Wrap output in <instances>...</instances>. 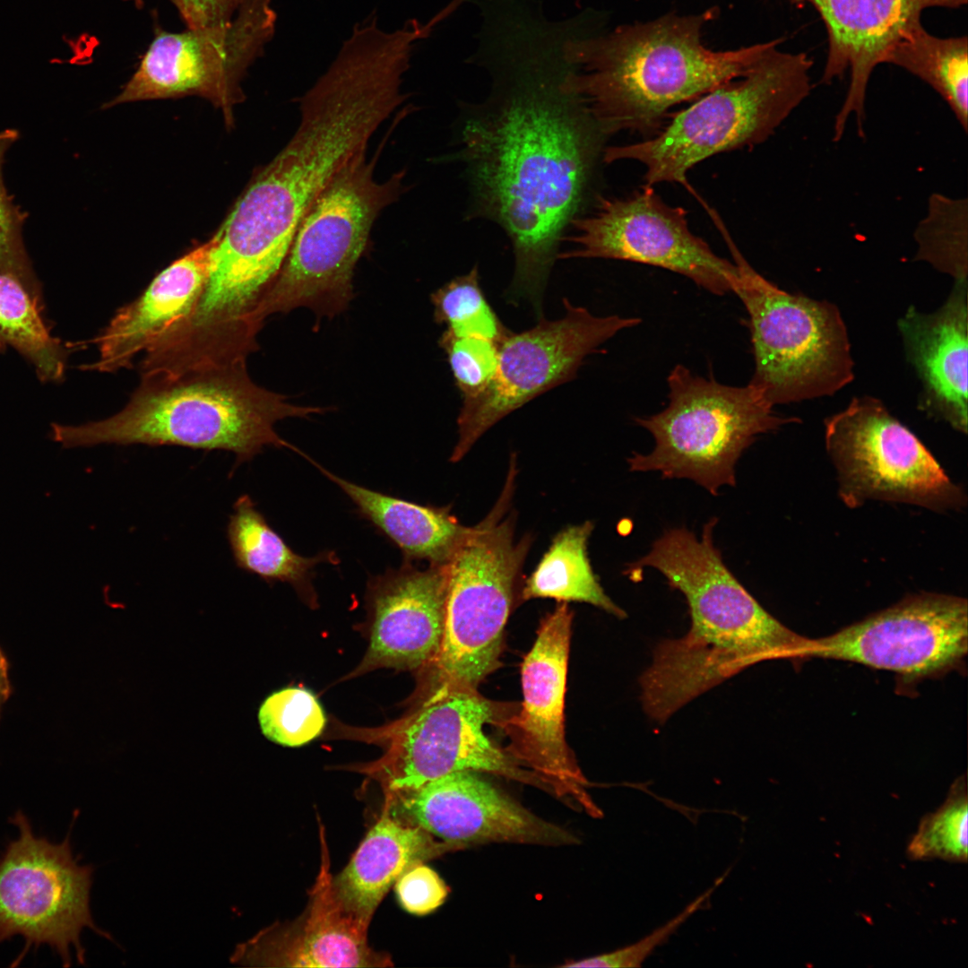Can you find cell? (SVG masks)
Wrapping results in <instances>:
<instances>
[{
    "label": "cell",
    "mask_w": 968,
    "mask_h": 968,
    "mask_svg": "<svg viewBox=\"0 0 968 968\" xmlns=\"http://www.w3.org/2000/svg\"><path fill=\"white\" fill-rule=\"evenodd\" d=\"M568 29L543 17L501 20L472 57L493 77L492 98L462 131L481 203L514 252L510 293L540 310L564 228L579 208L603 134L566 84Z\"/></svg>",
    "instance_id": "6da1fadb"
},
{
    "label": "cell",
    "mask_w": 968,
    "mask_h": 968,
    "mask_svg": "<svg viewBox=\"0 0 968 968\" xmlns=\"http://www.w3.org/2000/svg\"><path fill=\"white\" fill-rule=\"evenodd\" d=\"M407 71L403 58L383 44L344 40L300 99L294 135L253 178L216 233L212 260L218 267L256 287L273 281L318 194L408 97L402 91Z\"/></svg>",
    "instance_id": "7a4b0ae2"
},
{
    "label": "cell",
    "mask_w": 968,
    "mask_h": 968,
    "mask_svg": "<svg viewBox=\"0 0 968 968\" xmlns=\"http://www.w3.org/2000/svg\"><path fill=\"white\" fill-rule=\"evenodd\" d=\"M713 531L678 532L655 550L652 567L686 598L691 627L655 648L640 677L641 701L664 723L686 704L757 662L803 658L808 638L786 627L748 592L722 560Z\"/></svg>",
    "instance_id": "3957f363"
},
{
    "label": "cell",
    "mask_w": 968,
    "mask_h": 968,
    "mask_svg": "<svg viewBox=\"0 0 968 968\" xmlns=\"http://www.w3.org/2000/svg\"><path fill=\"white\" fill-rule=\"evenodd\" d=\"M716 16V7L668 13L595 36L582 32L581 17L565 44L574 63L566 85L603 135L658 132L673 106L744 75L774 41L708 48L703 29Z\"/></svg>",
    "instance_id": "277c9868"
},
{
    "label": "cell",
    "mask_w": 968,
    "mask_h": 968,
    "mask_svg": "<svg viewBox=\"0 0 968 968\" xmlns=\"http://www.w3.org/2000/svg\"><path fill=\"white\" fill-rule=\"evenodd\" d=\"M141 377L117 414L79 426L53 423L48 437L64 448L114 444L226 450L236 454L238 465L265 446L304 454L282 439L274 425L285 418L324 411L293 404L286 395L258 386L246 364Z\"/></svg>",
    "instance_id": "5b68a950"
},
{
    "label": "cell",
    "mask_w": 968,
    "mask_h": 968,
    "mask_svg": "<svg viewBox=\"0 0 968 968\" xmlns=\"http://www.w3.org/2000/svg\"><path fill=\"white\" fill-rule=\"evenodd\" d=\"M774 42L742 76L699 97L660 129L635 143L608 147V163L633 160L645 167L646 186L687 185V172L715 154L766 141L811 91L812 60Z\"/></svg>",
    "instance_id": "8992f818"
},
{
    "label": "cell",
    "mask_w": 968,
    "mask_h": 968,
    "mask_svg": "<svg viewBox=\"0 0 968 968\" xmlns=\"http://www.w3.org/2000/svg\"><path fill=\"white\" fill-rule=\"evenodd\" d=\"M377 155L356 151L334 173L301 219L286 258L255 311L262 327L271 315L298 307L332 318L352 298L353 272L380 212L402 194L403 172L375 179Z\"/></svg>",
    "instance_id": "52a82bcc"
},
{
    "label": "cell",
    "mask_w": 968,
    "mask_h": 968,
    "mask_svg": "<svg viewBox=\"0 0 968 968\" xmlns=\"http://www.w3.org/2000/svg\"><path fill=\"white\" fill-rule=\"evenodd\" d=\"M713 220L739 271L733 293L748 315L755 362L749 383L774 406L831 396L851 383L854 361L839 308L769 281L745 260L722 220Z\"/></svg>",
    "instance_id": "ba28073f"
},
{
    "label": "cell",
    "mask_w": 968,
    "mask_h": 968,
    "mask_svg": "<svg viewBox=\"0 0 968 968\" xmlns=\"http://www.w3.org/2000/svg\"><path fill=\"white\" fill-rule=\"evenodd\" d=\"M669 403L635 422L654 438L646 454L627 459L633 472L659 471L665 479H688L713 496L736 485L735 465L762 434L797 422L782 417L762 390L748 383L731 386L677 365L668 376Z\"/></svg>",
    "instance_id": "9c48e42d"
},
{
    "label": "cell",
    "mask_w": 968,
    "mask_h": 968,
    "mask_svg": "<svg viewBox=\"0 0 968 968\" xmlns=\"http://www.w3.org/2000/svg\"><path fill=\"white\" fill-rule=\"evenodd\" d=\"M512 464L505 488L489 514L469 527L446 564L445 627L432 664L436 682L477 688L499 663L503 633L531 538L514 540V517L508 512L514 480Z\"/></svg>",
    "instance_id": "30bf717a"
},
{
    "label": "cell",
    "mask_w": 968,
    "mask_h": 968,
    "mask_svg": "<svg viewBox=\"0 0 968 968\" xmlns=\"http://www.w3.org/2000/svg\"><path fill=\"white\" fill-rule=\"evenodd\" d=\"M18 836L0 855V944L13 937L24 947L12 966L30 948L48 946L64 966L72 964V948L79 964H85L81 942L84 929L113 940L94 921L90 893L94 868L74 858L70 832L60 843L38 836L28 817L18 810L10 818Z\"/></svg>",
    "instance_id": "8fae6325"
},
{
    "label": "cell",
    "mask_w": 968,
    "mask_h": 968,
    "mask_svg": "<svg viewBox=\"0 0 968 968\" xmlns=\"http://www.w3.org/2000/svg\"><path fill=\"white\" fill-rule=\"evenodd\" d=\"M507 716L501 704L477 688L436 682L428 698L393 728L385 754L366 771L377 777L389 794L411 791L462 770L498 774L549 791L486 735V724L499 725Z\"/></svg>",
    "instance_id": "7c38bea8"
},
{
    "label": "cell",
    "mask_w": 968,
    "mask_h": 968,
    "mask_svg": "<svg viewBox=\"0 0 968 968\" xmlns=\"http://www.w3.org/2000/svg\"><path fill=\"white\" fill-rule=\"evenodd\" d=\"M825 438L840 497L851 507L868 499L938 510L965 503L962 489L920 439L875 397H854L828 417Z\"/></svg>",
    "instance_id": "4fadbf2b"
},
{
    "label": "cell",
    "mask_w": 968,
    "mask_h": 968,
    "mask_svg": "<svg viewBox=\"0 0 968 968\" xmlns=\"http://www.w3.org/2000/svg\"><path fill=\"white\" fill-rule=\"evenodd\" d=\"M272 0H250L229 22L169 32L160 27L132 77L106 107L198 95L229 109L275 32Z\"/></svg>",
    "instance_id": "5bb4252c"
},
{
    "label": "cell",
    "mask_w": 968,
    "mask_h": 968,
    "mask_svg": "<svg viewBox=\"0 0 968 968\" xmlns=\"http://www.w3.org/2000/svg\"><path fill=\"white\" fill-rule=\"evenodd\" d=\"M565 314L540 317L533 327L511 333L499 347L489 385L462 402L458 440L450 460L459 462L477 440L506 415L540 394L572 380L584 359L618 333L636 326L637 317L599 316L564 300Z\"/></svg>",
    "instance_id": "9a60e30c"
},
{
    "label": "cell",
    "mask_w": 968,
    "mask_h": 968,
    "mask_svg": "<svg viewBox=\"0 0 968 968\" xmlns=\"http://www.w3.org/2000/svg\"><path fill=\"white\" fill-rule=\"evenodd\" d=\"M575 247L566 258H604L661 267L714 295L733 292L734 263L717 255L689 229L686 212L667 204L651 186L627 198L599 200L594 212L571 220Z\"/></svg>",
    "instance_id": "2e32d148"
},
{
    "label": "cell",
    "mask_w": 968,
    "mask_h": 968,
    "mask_svg": "<svg viewBox=\"0 0 968 968\" xmlns=\"http://www.w3.org/2000/svg\"><path fill=\"white\" fill-rule=\"evenodd\" d=\"M967 647V601L923 593L829 636L808 639L803 658L852 661L917 678L958 665Z\"/></svg>",
    "instance_id": "e0dca14e"
},
{
    "label": "cell",
    "mask_w": 968,
    "mask_h": 968,
    "mask_svg": "<svg viewBox=\"0 0 968 968\" xmlns=\"http://www.w3.org/2000/svg\"><path fill=\"white\" fill-rule=\"evenodd\" d=\"M573 612L560 602L540 623L521 667V708L500 722L508 755L523 764L559 797L575 799L592 816L600 809L565 737V696Z\"/></svg>",
    "instance_id": "ac0fdd59"
},
{
    "label": "cell",
    "mask_w": 968,
    "mask_h": 968,
    "mask_svg": "<svg viewBox=\"0 0 968 968\" xmlns=\"http://www.w3.org/2000/svg\"><path fill=\"white\" fill-rule=\"evenodd\" d=\"M387 796L392 813L451 847L488 843L542 846L574 844L577 838L514 801L478 772L457 771L419 788ZM391 808V807H390Z\"/></svg>",
    "instance_id": "d6986e66"
},
{
    "label": "cell",
    "mask_w": 968,
    "mask_h": 968,
    "mask_svg": "<svg viewBox=\"0 0 968 968\" xmlns=\"http://www.w3.org/2000/svg\"><path fill=\"white\" fill-rule=\"evenodd\" d=\"M809 3L821 16L828 35V53L821 81L831 83L850 72L845 98L834 117V142L842 139L854 117L864 137L866 97L874 69L910 30L921 24L929 8L956 9L967 0H793Z\"/></svg>",
    "instance_id": "ffe728a7"
},
{
    "label": "cell",
    "mask_w": 968,
    "mask_h": 968,
    "mask_svg": "<svg viewBox=\"0 0 968 968\" xmlns=\"http://www.w3.org/2000/svg\"><path fill=\"white\" fill-rule=\"evenodd\" d=\"M446 588V564L419 568L403 560L372 577L370 642L358 672L432 666L443 639Z\"/></svg>",
    "instance_id": "44dd1931"
},
{
    "label": "cell",
    "mask_w": 968,
    "mask_h": 968,
    "mask_svg": "<svg viewBox=\"0 0 968 968\" xmlns=\"http://www.w3.org/2000/svg\"><path fill=\"white\" fill-rule=\"evenodd\" d=\"M322 861L304 913L291 923L273 924L238 945L230 963L266 967H384L385 954L367 945V927L337 898L321 832Z\"/></svg>",
    "instance_id": "7402d4cb"
},
{
    "label": "cell",
    "mask_w": 968,
    "mask_h": 968,
    "mask_svg": "<svg viewBox=\"0 0 968 968\" xmlns=\"http://www.w3.org/2000/svg\"><path fill=\"white\" fill-rule=\"evenodd\" d=\"M968 281H957L932 313L911 306L897 327L921 385L919 407L967 432Z\"/></svg>",
    "instance_id": "603a6c76"
},
{
    "label": "cell",
    "mask_w": 968,
    "mask_h": 968,
    "mask_svg": "<svg viewBox=\"0 0 968 968\" xmlns=\"http://www.w3.org/2000/svg\"><path fill=\"white\" fill-rule=\"evenodd\" d=\"M214 235L160 272L135 300L117 311L92 342L99 356L84 370L112 373L131 368L150 348L194 307L206 282Z\"/></svg>",
    "instance_id": "cb8c5ba5"
},
{
    "label": "cell",
    "mask_w": 968,
    "mask_h": 968,
    "mask_svg": "<svg viewBox=\"0 0 968 968\" xmlns=\"http://www.w3.org/2000/svg\"><path fill=\"white\" fill-rule=\"evenodd\" d=\"M453 850L424 829L402 822L386 797L380 818L348 865L333 877V890L343 908L368 927L378 904L404 871Z\"/></svg>",
    "instance_id": "d4e9b609"
},
{
    "label": "cell",
    "mask_w": 968,
    "mask_h": 968,
    "mask_svg": "<svg viewBox=\"0 0 968 968\" xmlns=\"http://www.w3.org/2000/svg\"><path fill=\"white\" fill-rule=\"evenodd\" d=\"M308 460L346 494L360 516L401 550L403 560L445 565L468 531L446 507L422 506L367 488Z\"/></svg>",
    "instance_id": "484cf974"
},
{
    "label": "cell",
    "mask_w": 968,
    "mask_h": 968,
    "mask_svg": "<svg viewBox=\"0 0 968 968\" xmlns=\"http://www.w3.org/2000/svg\"><path fill=\"white\" fill-rule=\"evenodd\" d=\"M227 537L238 568L268 583H289L308 598L314 597L312 577L316 566L324 562L338 563L333 551L310 557L293 551L269 525L248 495L240 496L234 503Z\"/></svg>",
    "instance_id": "4316f807"
},
{
    "label": "cell",
    "mask_w": 968,
    "mask_h": 968,
    "mask_svg": "<svg viewBox=\"0 0 968 968\" xmlns=\"http://www.w3.org/2000/svg\"><path fill=\"white\" fill-rule=\"evenodd\" d=\"M592 522L569 526L558 532L526 580L522 599L550 598L558 602H585L617 618L625 611L605 593L588 556Z\"/></svg>",
    "instance_id": "83f0119b"
},
{
    "label": "cell",
    "mask_w": 968,
    "mask_h": 968,
    "mask_svg": "<svg viewBox=\"0 0 968 968\" xmlns=\"http://www.w3.org/2000/svg\"><path fill=\"white\" fill-rule=\"evenodd\" d=\"M967 37L939 38L920 24L889 51L893 64L932 87L947 103L962 129L968 127Z\"/></svg>",
    "instance_id": "f1b7e54d"
},
{
    "label": "cell",
    "mask_w": 968,
    "mask_h": 968,
    "mask_svg": "<svg viewBox=\"0 0 968 968\" xmlns=\"http://www.w3.org/2000/svg\"><path fill=\"white\" fill-rule=\"evenodd\" d=\"M41 311L20 282L0 272V350L14 349L34 366L40 380L58 382L67 351L51 335Z\"/></svg>",
    "instance_id": "f546056e"
},
{
    "label": "cell",
    "mask_w": 968,
    "mask_h": 968,
    "mask_svg": "<svg viewBox=\"0 0 968 968\" xmlns=\"http://www.w3.org/2000/svg\"><path fill=\"white\" fill-rule=\"evenodd\" d=\"M915 260L955 281L968 277V200L940 193L929 195L925 215L913 232Z\"/></svg>",
    "instance_id": "4dcf8cb0"
},
{
    "label": "cell",
    "mask_w": 968,
    "mask_h": 968,
    "mask_svg": "<svg viewBox=\"0 0 968 968\" xmlns=\"http://www.w3.org/2000/svg\"><path fill=\"white\" fill-rule=\"evenodd\" d=\"M435 318L455 336L480 337L501 344L512 333L489 305L479 281L478 267L458 276L431 295Z\"/></svg>",
    "instance_id": "1f68e13d"
},
{
    "label": "cell",
    "mask_w": 968,
    "mask_h": 968,
    "mask_svg": "<svg viewBox=\"0 0 968 968\" xmlns=\"http://www.w3.org/2000/svg\"><path fill=\"white\" fill-rule=\"evenodd\" d=\"M965 782L964 776L955 780L943 805L921 819L907 848L910 859L966 862L968 801Z\"/></svg>",
    "instance_id": "d6a6232c"
},
{
    "label": "cell",
    "mask_w": 968,
    "mask_h": 968,
    "mask_svg": "<svg viewBox=\"0 0 968 968\" xmlns=\"http://www.w3.org/2000/svg\"><path fill=\"white\" fill-rule=\"evenodd\" d=\"M258 721L268 739L285 747L309 743L325 726L320 703L303 687H286L270 695L259 708Z\"/></svg>",
    "instance_id": "836d02e7"
},
{
    "label": "cell",
    "mask_w": 968,
    "mask_h": 968,
    "mask_svg": "<svg viewBox=\"0 0 968 968\" xmlns=\"http://www.w3.org/2000/svg\"><path fill=\"white\" fill-rule=\"evenodd\" d=\"M17 138L16 130L5 129L0 132V272L20 282L42 309L41 286L22 240V225L26 213L13 202L3 180L4 155Z\"/></svg>",
    "instance_id": "e575fe53"
},
{
    "label": "cell",
    "mask_w": 968,
    "mask_h": 968,
    "mask_svg": "<svg viewBox=\"0 0 968 968\" xmlns=\"http://www.w3.org/2000/svg\"><path fill=\"white\" fill-rule=\"evenodd\" d=\"M463 402L481 394L496 374L500 344L490 340L455 336L446 330L439 339Z\"/></svg>",
    "instance_id": "d590c367"
},
{
    "label": "cell",
    "mask_w": 968,
    "mask_h": 968,
    "mask_svg": "<svg viewBox=\"0 0 968 968\" xmlns=\"http://www.w3.org/2000/svg\"><path fill=\"white\" fill-rule=\"evenodd\" d=\"M720 883L718 881L717 884L694 900L677 916L641 940L609 953L565 964L562 967L627 968L640 966L659 945L668 940L690 916L704 906Z\"/></svg>",
    "instance_id": "8d00e7d4"
},
{
    "label": "cell",
    "mask_w": 968,
    "mask_h": 968,
    "mask_svg": "<svg viewBox=\"0 0 968 968\" xmlns=\"http://www.w3.org/2000/svg\"><path fill=\"white\" fill-rule=\"evenodd\" d=\"M395 890L402 908L415 915L435 911L448 894L444 880L423 862L404 871L395 882Z\"/></svg>",
    "instance_id": "74e56055"
},
{
    "label": "cell",
    "mask_w": 968,
    "mask_h": 968,
    "mask_svg": "<svg viewBox=\"0 0 968 968\" xmlns=\"http://www.w3.org/2000/svg\"><path fill=\"white\" fill-rule=\"evenodd\" d=\"M192 23L189 28L216 26L230 22L250 0H185Z\"/></svg>",
    "instance_id": "f35d334b"
},
{
    "label": "cell",
    "mask_w": 968,
    "mask_h": 968,
    "mask_svg": "<svg viewBox=\"0 0 968 968\" xmlns=\"http://www.w3.org/2000/svg\"><path fill=\"white\" fill-rule=\"evenodd\" d=\"M11 687L8 678V661L0 648V710L10 696Z\"/></svg>",
    "instance_id": "ab89813d"
},
{
    "label": "cell",
    "mask_w": 968,
    "mask_h": 968,
    "mask_svg": "<svg viewBox=\"0 0 968 968\" xmlns=\"http://www.w3.org/2000/svg\"><path fill=\"white\" fill-rule=\"evenodd\" d=\"M132 2L136 7H141L143 4V0H124ZM178 11L179 14L185 21L186 26L191 24V14L188 6L185 0H169Z\"/></svg>",
    "instance_id": "60d3db41"
}]
</instances>
